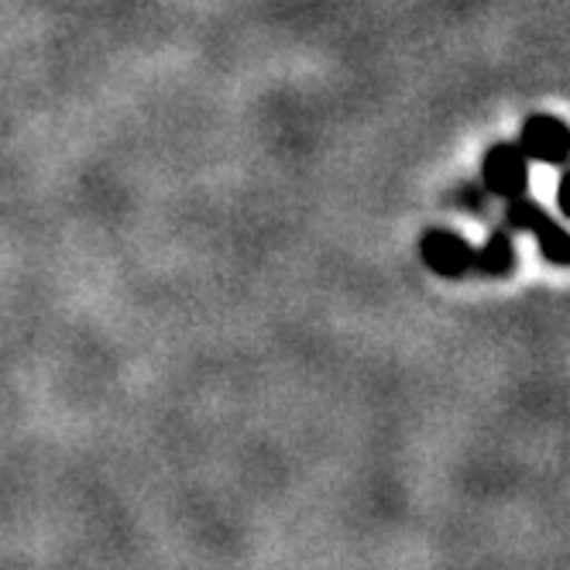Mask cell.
I'll return each instance as SVG.
<instances>
[{
	"label": "cell",
	"instance_id": "obj_1",
	"mask_svg": "<svg viewBox=\"0 0 570 570\" xmlns=\"http://www.w3.org/2000/svg\"><path fill=\"white\" fill-rule=\"evenodd\" d=\"M519 151L533 161H543V166H557L563 169L567 166V155H570V131L560 117L553 114H533L522 125V135H519Z\"/></svg>",
	"mask_w": 570,
	"mask_h": 570
},
{
	"label": "cell",
	"instance_id": "obj_2",
	"mask_svg": "<svg viewBox=\"0 0 570 570\" xmlns=\"http://www.w3.org/2000/svg\"><path fill=\"white\" fill-rule=\"evenodd\" d=\"M484 189L488 196L499 199H515L529 186V158L519 151V145L502 141L484 155Z\"/></svg>",
	"mask_w": 570,
	"mask_h": 570
},
{
	"label": "cell",
	"instance_id": "obj_3",
	"mask_svg": "<svg viewBox=\"0 0 570 570\" xmlns=\"http://www.w3.org/2000/svg\"><path fill=\"white\" fill-rule=\"evenodd\" d=\"M423 262L440 275H464L474 268V252L454 230H430L423 237Z\"/></svg>",
	"mask_w": 570,
	"mask_h": 570
},
{
	"label": "cell",
	"instance_id": "obj_4",
	"mask_svg": "<svg viewBox=\"0 0 570 570\" xmlns=\"http://www.w3.org/2000/svg\"><path fill=\"white\" fill-rule=\"evenodd\" d=\"M474 268L484 272V275H509L515 268V248H512L509 230L492 234L484 248L474 252Z\"/></svg>",
	"mask_w": 570,
	"mask_h": 570
},
{
	"label": "cell",
	"instance_id": "obj_5",
	"mask_svg": "<svg viewBox=\"0 0 570 570\" xmlns=\"http://www.w3.org/2000/svg\"><path fill=\"white\" fill-rule=\"evenodd\" d=\"M557 207L563 214H570V193H567V173H560V183H557Z\"/></svg>",
	"mask_w": 570,
	"mask_h": 570
}]
</instances>
